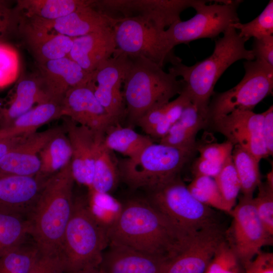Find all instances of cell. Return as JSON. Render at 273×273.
Wrapping results in <instances>:
<instances>
[{
	"label": "cell",
	"instance_id": "484cf974",
	"mask_svg": "<svg viewBox=\"0 0 273 273\" xmlns=\"http://www.w3.org/2000/svg\"><path fill=\"white\" fill-rule=\"evenodd\" d=\"M61 102L54 100L38 104L0 129V138L27 135L41 126L62 117Z\"/></svg>",
	"mask_w": 273,
	"mask_h": 273
},
{
	"label": "cell",
	"instance_id": "ac0fdd59",
	"mask_svg": "<svg viewBox=\"0 0 273 273\" xmlns=\"http://www.w3.org/2000/svg\"><path fill=\"white\" fill-rule=\"evenodd\" d=\"M54 20L31 19L28 26L71 38L83 36L112 27L113 18L93 6V4Z\"/></svg>",
	"mask_w": 273,
	"mask_h": 273
},
{
	"label": "cell",
	"instance_id": "d6986e66",
	"mask_svg": "<svg viewBox=\"0 0 273 273\" xmlns=\"http://www.w3.org/2000/svg\"><path fill=\"white\" fill-rule=\"evenodd\" d=\"M46 181L0 173V212L28 219Z\"/></svg>",
	"mask_w": 273,
	"mask_h": 273
},
{
	"label": "cell",
	"instance_id": "8fae6325",
	"mask_svg": "<svg viewBox=\"0 0 273 273\" xmlns=\"http://www.w3.org/2000/svg\"><path fill=\"white\" fill-rule=\"evenodd\" d=\"M199 0H103L95 1L93 6L111 16L121 14L118 18L139 17L163 31L176 21L186 9L193 7Z\"/></svg>",
	"mask_w": 273,
	"mask_h": 273
},
{
	"label": "cell",
	"instance_id": "8992f818",
	"mask_svg": "<svg viewBox=\"0 0 273 273\" xmlns=\"http://www.w3.org/2000/svg\"><path fill=\"white\" fill-rule=\"evenodd\" d=\"M194 153L152 143L136 156L121 162L119 176L133 189L150 191L178 175Z\"/></svg>",
	"mask_w": 273,
	"mask_h": 273
},
{
	"label": "cell",
	"instance_id": "d6a6232c",
	"mask_svg": "<svg viewBox=\"0 0 273 273\" xmlns=\"http://www.w3.org/2000/svg\"><path fill=\"white\" fill-rule=\"evenodd\" d=\"M29 236L30 226L27 219L0 212V257L24 242Z\"/></svg>",
	"mask_w": 273,
	"mask_h": 273
},
{
	"label": "cell",
	"instance_id": "f6af8a7d",
	"mask_svg": "<svg viewBox=\"0 0 273 273\" xmlns=\"http://www.w3.org/2000/svg\"><path fill=\"white\" fill-rule=\"evenodd\" d=\"M243 267L245 273H273V253L261 251Z\"/></svg>",
	"mask_w": 273,
	"mask_h": 273
},
{
	"label": "cell",
	"instance_id": "681fc988",
	"mask_svg": "<svg viewBox=\"0 0 273 273\" xmlns=\"http://www.w3.org/2000/svg\"><path fill=\"white\" fill-rule=\"evenodd\" d=\"M26 136L0 138V161L8 152Z\"/></svg>",
	"mask_w": 273,
	"mask_h": 273
},
{
	"label": "cell",
	"instance_id": "ba28073f",
	"mask_svg": "<svg viewBox=\"0 0 273 273\" xmlns=\"http://www.w3.org/2000/svg\"><path fill=\"white\" fill-rule=\"evenodd\" d=\"M112 30L116 50L128 57H145L162 68L181 62L168 45L164 31L139 17L113 18Z\"/></svg>",
	"mask_w": 273,
	"mask_h": 273
},
{
	"label": "cell",
	"instance_id": "2e32d148",
	"mask_svg": "<svg viewBox=\"0 0 273 273\" xmlns=\"http://www.w3.org/2000/svg\"><path fill=\"white\" fill-rule=\"evenodd\" d=\"M61 107L62 117L96 132L105 133L115 123L96 97L92 81L68 90Z\"/></svg>",
	"mask_w": 273,
	"mask_h": 273
},
{
	"label": "cell",
	"instance_id": "52a82bcc",
	"mask_svg": "<svg viewBox=\"0 0 273 273\" xmlns=\"http://www.w3.org/2000/svg\"><path fill=\"white\" fill-rule=\"evenodd\" d=\"M148 191V202L185 234L218 224L212 208L197 200L178 175Z\"/></svg>",
	"mask_w": 273,
	"mask_h": 273
},
{
	"label": "cell",
	"instance_id": "f35d334b",
	"mask_svg": "<svg viewBox=\"0 0 273 273\" xmlns=\"http://www.w3.org/2000/svg\"><path fill=\"white\" fill-rule=\"evenodd\" d=\"M258 194L253 198L257 214L268 233L273 236V175L272 171L267 176L265 182L257 187Z\"/></svg>",
	"mask_w": 273,
	"mask_h": 273
},
{
	"label": "cell",
	"instance_id": "4dcf8cb0",
	"mask_svg": "<svg viewBox=\"0 0 273 273\" xmlns=\"http://www.w3.org/2000/svg\"><path fill=\"white\" fill-rule=\"evenodd\" d=\"M104 143L111 151L132 158L153 143L149 136L140 134L129 127L110 126L104 134Z\"/></svg>",
	"mask_w": 273,
	"mask_h": 273
},
{
	"label": "cell",
	"instance_id": "7a4b0ae2",
	"mask_svg": "<svg viewBox=\"0 0 273 273\" xmlns=\"http://www.w3.org/2000/svg\"><path fill=\"white\" fill-rule=\"evenodd\" d=\"M74 181L70 162L47 179L28 217L30 236L40 253L58 255L73 211Z\"/></svg>",
	"mask_w": 273,
	"mask_h": 273
},
{
	"label": "cell",
	"instance_id": "603a6c76",
	"mask_svg": "<svg viewBox=\"0 0 273 273\" xmlns=\"http://www.w3.org/2000/svg\"><path fill=\"white\" fill-rule=\"evenodd\" d=\"M116 50L112 27L73 38L68 57L89 73L111 58Z\"/></svg>",
	"mask_w": 273,
	"mask_h": 273
},
{
	"label": "cell",
	"instance_id": "74e56055",
	"mask_svg": "<svg viewBox=\"0 0 273 273\" xmlns=\"http://www.w3.org/2000/svg\"><path fill=\"white\" fill-rule=\"evenodd\" d=\"M239 30V35L246 41L251 37L260 38L273 34V1L270 0L263 11L254 20L247 23L240 22L231 25Z\"/></svg>",
	"mask_w": 273,
	"mask_h": 273
},
{
	"label": "cell",
	"instance_id": "c3c4849f",
	"mask_svg": "<svg viewBox=\"0 0 273 273\" xmlns=\"http://www.w3.org/2000/svg\"><path fill=\"white\" fill-rule=\"evenodd\" d=\"M15 14L6 2L0 1V41L11 30L15 22Z\"/></svg>",
	"mask_w": 273,
	"mask_h": 273
},
{
	"label": "cell",
	"instance_id": "30bf717a",
	"mask_svg": "<svg viewBox=\"0 0 273 273\" xmlns=\"http://www.w3.org/2000/svg\"><path fill=\"white\" fill-rule=\"evenodd\" d=\"M245 75L235 87L222 93H214L208 106L209 120L235 110L252 111L273 90V67L255 60L244 63Z\"/></svg>",
	"mask_w": 273,
	"mask_h": 273
},
{
	"label": "cell",
	"instance_id": "d4e9b609",
	"mask_svg": "<svg viewBox=\"0 0 273 273\" xmlns=\"http://www.w3.org/2000/svg\"><path fill=\"white\" fill-rule=\"evenodd\" d=\"M208 123L191 102L168 133L160 140L159 143L195 153L197 134Z\"/></svg>",
	"mask_w": 273,
	"mask_h": 273
},
{
	"label": "cell",
	"instance_id": "44dd1931",
	"mask_svg": "<svg viewBox=\"0 0 273 273\" xmlns=\"http://www.w3.org/2000/svg\"><path fill=\"white\" fill-rule=\"evenodd\" d=\"M41 81L51 100L61 102L67 92L92 81L89 73L68 57L38 64Z\"/></svg>",
	"mask_w": 273,
	"mask_h": 273
},
{
	"label": "cell",
	"instance_id": "9c48e42d",
	"mask_svg": "<svg viewBox=\"0 0 273 273\" xmlns=\"http://www.w3.org/2000/svg\"><path fill=\"white\" fill-rule=\"evenodd\" d=\"M207 2L199 0L193 8L196 11L194 17L176 21L164 30V37L171 49L200 38H214L232 24L239 22L237 11L242 1H215L210 5L206 4Z\"/></svg>",
	"mask_w": 273,
	"mask_h": 273
},
{
	"label": "cell",
	"instance_id": "ffe728a7",
	"mask_svg": "<svg viewBox=\"0 0 273 273\" xmlns=\"http://www.w3.org/2000/svg\"><path fill=\"white\" fill-rule=\"evenodd\" d=\"M60 128H52L26 135L0 161V173L35 176L40 167L39 153Z\"/></svg>",
	"mask_w": 273,
	"mask_h": 273
},
{
	"label": "cell",
	"instance_id": "5bb4252c",
	"mask_svg": "<svg viewBox=\"0 0 273 273\" xmlns=\"http://www.w3.org/2000/svg\"><path fill=\"white\" fill-rule=\"evenodd\" d=\"M224 234L218 224L189 234L166 263L164 273H204Z\"/></svg>",
	"mask_w": 273,
	"mask_h": 273
},
{
	"label": "cell",
	"instance_id": "f546056e",
	"mask_svg": "<svg viewBox=\"0 0 273 273\" xmlns=\"http://www.w3.org/2000/svg\"><path fill=\"white\" fill-rule=\"evenodd\" d=\"M104 134L101 135L98 143L93 181L88 190L110 194L117 184L119 173L113 160L111 151L105 144Z\"/></svg>",
	"mask_w": 273,
	"mask_h": 273
},
{
	"label": "cell",
	"instance_id": "b9f144b4",
	"mask_svg": "<svg viewBox=\"0 0 273 273\" xmlns=\"http://www.w3.org/2000/svg\"><path fill=\"white\" fill-rule=\"evenodd\" d=\"M28 273H65L57 254H48L38 251Z\"/></svg>",
	"mask_w": 273,
	"mask_h": 273
},
{
	"label": "cell",
	"instance_id": "f907efd6",
	"mask_svg": "<svg viewBox=\"0 0 273 273\" xmlns=\"http://www.w3.org/2000/svg\"><path fill=\"white\" fill-rule=\"evenodd\" d=\"M3 108H2V101L1 100H0V128L2 127V123H3Z\"/></svg>",
	"mask_w": 273,
	"mask_h": 273
},
{
	"label": "cell",
	"instance_id": "1f68e13d",
	"mask_svg": "<svg viewBox=\"0 0 273 273\" xmlns=\"http://www.w3.org/2000/svg\"><path fill=\"white\" fill-rule=\"evenodd\" d=\"M232 158L240 180L243 196L253 197L254 191L261 183L260 161L238 146H234Z\"/></svg>",
	"mask_w": 273,
	"mask_h": 273
},
{
	"label": "cell",
	"instance_id": "cb8c5ba5",
	"mask_svg": "<svg viewBox=\"0 0 273 273\" xmlns=\"http://www.w3.org/2000/svg\"><path fill=\"white\" fill-rule=\"evenodd\" d=\"M9 99L6 104L1 100L3 119L1 128L9 125L34 106L52 100L46 92L39 77L20 80Z\"/></svg>",
	"mask_w": 273,
	"mask_h": 273
},
{
	"label": "cell",
	"instance_id": "4fadbf2b",
	"mask_svg": "<svg viewBox=\"0 0 273 273\" xmlns=\"http://www.w3.org/2000/svg\"><path fill=\"white\" fill-rule=\"evenodd\" d=\"M263 114L249 110H235L209 120L216 131L234 146L244 149L259 161L269 155L262 131Z\"/></svg>",
	"mask_w": 273,
	"mask_h": 273
},
{
	"label": "cell",
	"instance_id": "ee69618b",
	"mask_svg": "<svg viewBox=\"0 0 273 273\" xmlns=\"http://www.w3.org/2000/svg\"><path fill=\"white\" fill-rule=\"evenodd\" d=\"M255 59L273 67V35L254 39L252 50Z\"/></svg>",
	"mask_w": 273,
	"mask_h": 273
},
{
	"label": "cell",
	"instance_id": "7402d4cb",
	"mask_svg": "<svg viewBox=\"0 0 273 273\" xmlns=\"http://www.w3.org/2000/svg\"><path fill=\"white\" fill-rule=\"evenodd\" d=\"M167 261L109 241L104 251L100 273H164Z\"/></svg>",
	"mask_w": 273,
	"mask_h": 273
},
{
	"label": "cell",
	"instance_id": "7c38bea8",
	"mask_svg": "<svg viewBox=\"0 0 273 273\" xmlns=\"http://www.w3.org/2000/svg\"><path fill=\"white\" fill-rule=\"evenodd\" d=\"M253 197L241 196L233 209L232 240L229 242L244 266L265 246L272 245V236L266 231L255 210Z\"/></svg>",
	"mask_w": 273,
	"mask_h": 273
},
{
	"label": "cell",
	"instance_id": "60d3db41",
	"mask_svg": "<svg viewBox=\"0 0 273 273\" xmlns=\"http://www.w3.org/2000/svg\"><path fill=\"white\" fill-rule=\"evenodd\" d=\"M20 60L17 50L0 41V88L6 87L18 78Z\"/></svg>",
	"mask_w": 273,
	"mask_h": 273
},
{
	"label": "cell",
	"instance_id": "e575fe53",
	"mask_svg": "<svg viewBox=\"0 0 273 273\" xmlns=\"http://www.w3.org/2000/svg\"><path fill=\"white\" fill-rule=\"evenodd\" d=\"M187 187L193 196L201 203L229 213L213 178L205 176H194Z\"/></svg>",
	"mask_w": 273,
	"mask_h": 273
},
{
	"label": "cell",
	"instance_id": "9a60e30c",
	"mask_svg": "<svg viewBox=\"0 0 273 273\" xmlns=\"http://www.w3.org/2000/svg\"><path fill=\"white\" fill-rule=\"evenodd\" d=\"M130 63L128 56L116 50L93 72L95 95L115 122L125 113L122 86Z\"/></svg>",
	"mask_w": 273,
	"mask_h": 273
},
{
	"label": "cell",
	"instance_id": "8d00e7d4",
	"mask_svg": "<svg viewBox=\"0 0 273 273\" xmlns=\"http://www.w3.org/2000/svg\"><path fill=\"white\" fill-rule=\"evenodd\" d=\"M88 205L98 219L107 228L118 218L122 204L109 193L89 190Z\"/></svg>",
	"mask_w": 273,
	"mask_h": 273
},
{
	"label": "cell",
	"instance_id": "816d5d0a",
	"mask_svg": "<svg viewBox=\"0 0 273 273\" xmlns=\"http://www.w3.org/2000/svg\"><path fill=\"white\" fill-rule=\"evenodd\" d=\"M95 273H100V272H99V271H97V272H96Z\"/></svg>",
	"mask_w": 273,
	"mask_h": 273
},
{
	"label": "cell",
	"instance_id": "5b68a950",
	"mask_svg": "<svg viewBox=\"0 0 273 273\" xmlns=\"http://www.w3.org/2000/svg\"><path fill=\"white\" fill-rule=\"evenodd\" d=\"M130 63L123 82L125 113L137 122L148 111L170 102L184 86L182 79L143 57H129Z\"/></svg>",
	"mask_w": 273,
	"mask_h": 273
},
{
	"label": "cell",
	"instance_id": "ab89813d",
	"mask_svg": "<svg viewBox=\"0 0 273 273\" xmlns=\"http://www.w3.org/2000/svg\"><path fill=\"white\" fill-rule=\"evenodd\" d=\"M240 262L226 240L217 248L204 273H240Z\"/></svg>",
	"mask_w": 273,
	"mask_h": 273
},
{
	"label": "cell",
	"instance_id": "f1b7e54d",
	"mask_svg": "<svg viewBox=\"0 0 273 273\" xmlns=\"http://www.w3.org/2000/svg\"><path fill=\"white\" fill-rule=\"evenodd\" d=\"M86 0H21L17 11L29 19L54 20L93 3Z\"/></svg>",
	"mask_w": 273,
	"mask_h": 273
},
{
	"label": "cell",
	"instance_id": "4316f807",
	"mask_svg": "<svg viewBox=\"0 0 273 273\" xmlns=\"http://www.w3.org/2000/svg\"><path fill=\"white\" fill-rule=\"evenodd\" d=\"M26 34L31 50L38 64L68 56L73 46V38L37 30L29 26Z\"/></svg>",
	"mask_w": 273,
	"mask_h": 273
},
{
	"label": "cell",
	"instance_id": "277c9868",
	"mask_svg": "<svg viewBox=\"0 0 273 273\" xmlns=\"http://www.w3.org/2000/svg\"><path fill=\"white\" fill-rule=\"evenodd\" d=\"M109 243L107 228L95 215L88 201L74 198L72 213L58 253L65 273L98 271Z\"/></svg>",
	"mask_w": 273,
	"mask_h": 273
},
{
	"label": "cell",
	"instance_id": "d590c367",
	"mask_svg": "<svg viewBox=\"0 0 273 273\" xmlns=\"http://www.w3.org/2000/svg\"><path fill=\"white\" fill-rule=\"evenodd\" d=\"M214 179L229 214H231L241 191L240 180L234 165L232 155L226 160L221 170Z\"/></svg>",
	"mask_w": 273,
	"mask_h": 273
},
{
	"label": "cell",
	"instance_id": "7dc6e473",
	"mask_svg": "<svg viewBox=\"0 0 273 273\" xmlns=\"http://www.w3.org/2000/svg\"><path fill=\"white\" fill-rule=\"evenodd\" d=\"M262 131L263 138L269 156L273 154V106L271 105L262 113Z\"/></svg>",
	"mask_w": 273,
	"mask_h": 273
},
{
	"label": "cell",
	"instance_id": "e0dca14e",
	"mask_svg": "<svg viewBox=\"0 0 273 273\" xmlns=\"http://www.w3.org/2000/svg\"><path fill=\"white\" fill-rule=\"evenodd\" d=\"M64 131L72 151L71 168L75 181L90 189L98 143L105 133L95 131L65 118Z\"/></svg>",
	"mask_w": 273,
	"mask_h": 273
},
{
	"label": "cell",
	"instance_id": "7bdbcfd3",
	"mask_svg": "<svg viewBox=\"0 0 273 273\" xmlns=\"http://www.w3.org/2000/svg\"><path fill=\"white\" fill-rule=\"evenodd\" d=\"M233 148L234 145L226 141L222 143L197 146L196 150L199 151L202 158L224 162L232 155Z\"/></svg>",
	"mask_w": 273,
	"mask_h": 273
},
{
	"label": "cell",
	"instance_id": "bcb514c9",
	"mask_svg": "<svg viewBox=\"0 0 273 273\" xmlns=\"http://www.w3.org/2000/svg\"><path fill=\"white\" fill-rule=\"evenodd\" d=\"M224 162L207 160L199 157L192 165V173L194 176H205L214 178L221 170Z\"/></svg>",
	"mask_w": 273,
	"mask_h": 273
},
{
	"label": "cell",
	"instance_id": "3957f363",
	"mask_svg": "<svg viewBox=\"0 0 273 273\" xmlns=\"http://www.w3.org/2000/svg\"><path fill=\"white\" fill-rule=\"evenodd\" d=\"M215 40L213 53L206 59L188 66L181 62L172 64L169 72L180 76L184 89L192 103L208 121V110L215 85L222 74L232 64L241 60L255 59L251 50L245 47L246 41L231 26Z\"/></svg>",
	"mask_w": 273,
	"mask_h": 273
},
{
	"label": "cell",
	"instance_id": "836d02e7",
	"mask_svg": "<svg viewBox=\"0 0 273 273\" xmlns=\"http://www.w3.org/2000/svg\"><path fill=\"white\" fill-rule=\"evenodd\" d=\"M38 250L27 240L0 257V273H28Z\"/></svg>",
	"mask_w": 273,
	"mask_h": 273
},
{
	"label": "cell",
	"instance_id": "83f0119b",
	"mask_svg": "<svg viewBox=\"0 0 273 273\" xmlns=\"http://www.w3.org/2000/svg\"><path fill=\"white\" fill-rule=\"evenodd\" d=\"M72 151L69 139L63 129L52 136L39 153L40 167L36 175L46 181L71 162Z\"/></svg>",
	"mask_w": 273,
	"mask_h": 273
},
{
	"label": "cell",
	"instance_id": "6da1fadb",
	"mask_svg": "<svg viewBox=\"0 0 273 273\" xmlns=\"http://www.w3.org/2000/svg\"><path fill=\"white\" fill-rule=\"evenodd\" d=\"M107 234L109 241L166 261L178 252L189 235L179 231L147 199H140L122 204Z\"/></svg>",
	"mask_w": 273,
	"mask_h": 273
}]
</instances>
